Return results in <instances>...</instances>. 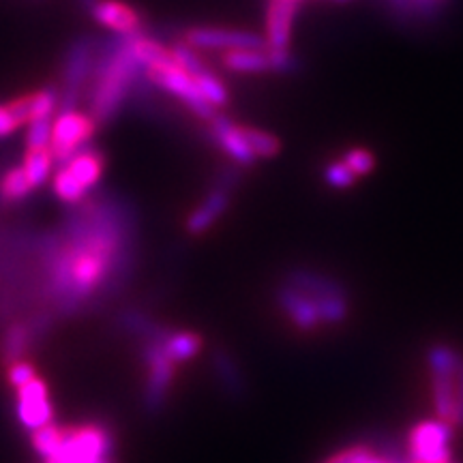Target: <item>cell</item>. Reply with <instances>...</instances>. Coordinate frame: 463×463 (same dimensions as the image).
I'll list each match as a JSON object with an SVG mask.
<instances>
[{"mask_svg":"<svg viewBox=\"0 0 463 463\" xmlns=\"http://www.w3.org/2000/svg\"><path fill=\"white\" fill-rule=\"evenodd\" d=\"M118 264V232L103 223H82L52 256V289L65 305H78L99 292Z\"/></svg>","mask_w":463,"mask_h":463,"instance_id":"cell-1","label":"cell"},{"mask_svg":"<svg viewBox=\"0 0 463 463\" xmlns=\"http://www.w3.org/2000/svg\"><path fill=\"white\" fill-rule=\"evenodd\" d=\"M92 73H95V86L90 97V116L97 125H103L118 114L127 95L144 73V65L133 54L129 37H118L108 45L106 52H101V56H97Z\"/></svg>","mask_w":463,"mask_h":463,"instance_id":"cell-2","label":"cell"},{"mask_svg":"<svg viewBox=\"0 0 463 463\" xmlns=\"http://www.w3.org/2000/svg\"><path fill=\"white\" fill-rule=\"evenodd\" d=\"M114 436L103 422L65 427V438L43 463H106L112 459Z\"/></svg>","mask_w":463,"mask_h":463,"instance_id":"cell-3","label":"cell"},{"mask_svg":"<svg viewBox=\"0 0 463 463\" xmlns=\"http://www.w3.org/2000/svg\"><path fill=\"white\" fill-rule=\"evenodd\" d=\"M463 356L449 344H433L427 347V367L431 375V403L438 419H453L457 373Z\"/></svg>","mask_w":463,"mask_h":463,"instance_id":"cell-4","label":"cell"},{"mask_svg":"<svg viewBox=\"0 0 463 463\" xmlns=\"http://www.w3.org/2000/svg\"><path fill=\"white\" fill-rule=\"evenodd\" d=\"M144 75L148 78V82H153L157 89L165 90L167 95L181 99L195 116H200L202 120H211L217 114V109L208 103V99L202 95V90L195 84V80L178 65L176 61L170 62H157V65L146 67Z\"/></svg>","mask_w":463,"mask_h":463,"instance_id":"cell-5","label":"cell"},{"mask_svg":"<svg viewBox=\"0 0 463 463\" xmlns=\"http://www.w3.org/2000/svg\"><path fill=\"white\" fill-rule=\"evenodd\" d=\"M455 425L444 419H427L410 430L408 450L412 463H450Z\"/></svg>","mask_w":463,"mask_h":463,"instance_id":"cell-6","label":"cell"},{"mask_svg":"<svg viewBox=\"0 0 463 463\" xmlns=\"http://www.w3.org/2000/svg\"><path fill=\"white\" fill-rule=\"evenodd\" d=\"M97 42L90 37H80L69 45L65 67H62V90H61V112L73 109L75 101L82 95V89L97 65Z\"/></svg>","mask_w":463,"mask_h":463,"instance_id":"cell-7","label":"cell"},{"mask_svg":"<svg viewBox=\"0 0 463 463\" xmlns=\"http://www.w3.org/2000/svg\"><path fill=\"white\" fill-rule=\"evenodd\" d=\"M97 131V120L90 114H82L78 109H62L52 125V142L50 150L54 161L65 164L78 150L86 148L90 137Z\"/></svg>","mask_w":463,"mask_h":463,"instance_id":"cell-8","label":"cell"},{"mask_svg":"<svg viewBox=\"0 0 463 463\" xmlns=\"http://www.w3.org/2000/svg\"><path fill=\"white\" fill-rule=\"evenodd\" d=\"M144 363H146V405L150 412H157L161 405L165 403L170 395L174 372H176V363L165 354L164 345H161V328H155L148 335L146 345H144Z\"/></svg>","mask_w":463,"mask_h":463,"instance_id":"cell-9","label":"cell"},{"mask_svg":"<svg viewBox=\"0 0 463 463\" xmlns=\"http://www.w3.org/2000/svg\"><path fill=\"white\" fill-rule=\"evenodd\" d=\"M184 42L195 50H260L266 48V39L256 33L236 31V28H217V26H198L189 28Z\"/></svg>","mask_w":463,"mask_h":463,"instance_id":"cell-10","label":"cell"},{"mask_svg":"<svg viewBox=\"0 0 463 463\" xmlns=\"http://www.w3.org/2000/svg\"><path fill=\"white\" fill-rule=\"evenodd\" d=\"M17 391V420L20 425L28 431L39 430V427L48 425L54 419V405H52L50 399V386L48 382L37 378H33L31 382H26L24 386H20Z\"/></svg>","mask_w":463,"mask_h":463,"instance_id":"cell-11","label":"cell"},{"mask_svg":"<svg viewBox=\"0 0 463 463\" xmlns=\"http://www.w3.org/2000/svg\"><path fill=\"white\" fill-rule=\"evenodd\" d=\"M277 305L283 314L288 316V320L303 333L316 331L317 326H322L320 309H317V300L309 294L300 292V289L288 286V283H281L277 288Z\"/></svg>","mask_w":463,"mask_h":463,"instance_id":"cell-12","label":"cell"},{"mask_svg":"<svg viewBox=\"0 0 463 463\" xmlns=\"http://www.w3.org/2000/svg\"><path fill=\"white\" fill-rule=\"evenodd\" d=\"M236 183H239V174L228 172L223 181L206 195V200L191 213L187 219V230L191 234H204L208 228H213L219 222V217H223V213L230 206L232 189H234Z\"/></svg>","mask_w":463,"mask_h":463,"instance_id":"cell-13","label":"cell"},{"mask_svg":"<svg viewBox=\"0 0 463 463\" xmlns=\"http://www.w3.org/2000/svg\"><path fill=\"white\" fill-rule=\"evenodd\" d=\"M208 125H211L213 142H215L236 165L251 167L256 164L258 157L251 150V146H249L241 125H236L234 120L228 118V116H217V114L208 120Z\"/></svg>","mask_w":463,"mask_h":463,"instance_id":"cell-14","label":"cell"},{"mask_svg":"<svg viewBox=\"0 0 463 463\" xmlns=\"http://www.w3.org/2000/svg\"><path fill=\"white\" fill-rule=\"evenodd\" d=\"M97 24L106 26L116 37H136L142 33V17L129 5L120 0H97L90 7Z\"/></svg>","mask_w":463,"mask_h":463,"instance_id":"cell-15","label":"cell"},{"mask_svg":"<svg viewBox=\"0 0 463 463\" xmlns=\"http://www.w3.org/2000/svg\"><path fill=\"white\" fill-rule=\"evenodd\" d=\"M297 0H270L266 14V48L289 50Z\"/></svg>","mask_w":463,"mask_h":463,"instance_id":"cell-16","label":"cell"},{"mask_svg":"<svg viewBox=\"0 0 463 463\" xmlns=\"http://www.w3.org/2000/svg\"><path fill=\"white\" fill-rule=\"evenodd\" d=\"M283 283L309 294V297H347V288L331 275H324L320 270L311 269H292L283 277Z\"/></svg>","mask_w":463,"mask_h":463,"instance_id":"cell-17","label":"cell"},{"mask_svg":"<svg viewBox=\"0 0 463 463\" xmlns=\"http://www.w3.org/2000/svg\"><path fill=\"white\" fill-rule=\"evenodd\" d=\"M103 165H106L103 155L99 153V150H92V148L78 150L71 159H67L65 164H62V167L71 174V176L78 181V184L86 191V194L99 184L101 176H103Z\"/></svg>","mask_w":463,"mask_h":463,"instance_id":"cell-18","label":"cell"},{"mask_svg":"<svg viewBox=\"0 0 463 463\" xmlns=\"http://www.w3.org/2000/svg\"><path fill=\"white\" fill-rule=\"evenodd\" d=\"M161 345H164L165 354L178 364L194 361L202 352L204 339L194 331H167V328H161Z\"/></svg>","mask_w":463,"mask_h":463,"instance_id":"cell-19","label":"cell"},{"mask_svg":"<svg viewBox=\"0 0 463 463\" xmlns=\"http://www.w3.org/2000/svg\"><path fill=\"white\" fill-rule=\"evenodd\" d=\"M223 65L234 73H269L273 71V58L269 48L230 50L223 54Z\"/></svg>","mask_w":463,"mask_h":463,"instance_id":"cell-20","label":"cell"},{"mask_svg":"<svg viewBox=\"0 0 463 463\" xmlns=\"http://www.w3.org/2000/svg\"><path fill=\"white\" fill-rule=\"evenodd\" d=\"M54 155H52L50 146L43 148H26L24 161H22V170H24L26 178L31 181L33 189H39L42 184L50 181L52 167H54Z\"/></svg>","mask_w":463,"mask_h":463,"instance_id":"cell-21","label":"cell"},{"mask_svg":"<svg viewBox=\"0 0 463 463\" xmlns=\"http://www.w3.org/2000/svg\"><path fill=\"white\" fill-rule=\"evenodd\" d=\"M33 184L26 178L24 170L20 167H9L0 178V200L5 204H15V202L26 200L33 194Z\"/></svg>","mask_w":463,"mask_h":463,"instance_id":"cell-22","label":"cell"},{"mask_svg":"<svg viewBox=\"0 0 463 463\" xmlns=\"http://www.w3.org/2000/svg\"><path fill=\"white\" fill-rule=\"evenodd\" d=\"M215 372L217 378L222 380L223 389L228 391L230 395L239 397L245 392V382H242L239 364H236V361L228 354V352L219 350L215 354Z\"/></svg>","mask_w":463,"mask_h":463,"instance_id":"cell-23","label":"cell"},{"mask_svg":"<svg viewBox=\"0 0 463 463\" xmlns=\"http://www.w3.org/2000/svg\"><path fill=\"white\" fill-rule=\"evenodd\" d=\"M242 133H245L249 146H251L258 159H275L281 153L279 137L273 136V133L256 129V127H242Z\"/></svg>","mask_w":463,"mask_h":463,"instance_id":"cell-24","label":"cell"},{"mask_svg":"<svg viewBox=\"0 0 463 463\" xmlns=\"http://www.w3.org/2000/svg\"><path fill=\"white\" fill-rule=\"evenodd\" d=\"M386 3L399 20H412V17L430 20L439 14V7L433 0H386Z\"/></svg>","mask_w":463,"mask_h":463,"instance_id":"cell-25","label":"cell"},{"mask_svg":"<svg viewBox=\"0 0 463 463\" xmlns=\"http://www.w3.org/2000/svg\"><path fill=\"white\" fill-rule=\"evenodd\" d=\"M52 189H54L56 198L61 202H65V204L73 206V204H80L86 198V191L80 187L78 181L69 174L65 167H61L54 174V181H52Z\"/></svg>","mask_w":463,"mask_h":463,"instance_id":"cell-26","label":"cell"},{"mask_svg":"<svg viewBox=\"0 0 463 463\" xmlns=\"http://www.w3.org/2000/svg\"><path fill=\"white\" fill-rule=\"evenodd\" d=\"M317 300V309H320L322 324L328 326H337L344 324L350 316V298L347 297H320Z\"/></svg>","mask_w":463,"mask_h":463,"instance_id":"cell-27","label":"cell"},{"mask_svg":"<svg viewBox=\"0 0 463 463\" xmlns=\"http://www.w3.org/2000/svg\"><path fill=\"white\" fill-rule=\"evenodd\" d=\"M194 80H195V84H198V89L202 90V95L206 97L208 103H211L213 108L215 109L223 108L225 103H228V90H225L223 82L211 71V69L200 75H194Z\"/></svg>","mask_w":463,"mask_h":463,"instance_id":"cell-28","label":"cell"},{"mask_svg":"<svg viewBox=\"0 0 463 463\" xmlns=\"http://www.w3.org/2000/svg\"><path fill=\"white\" fill-rule=\"evenodd\" d=\"M58 103H61V95H58L56 89H52V86L37 92H31V123L33 120L52 118Z\"/></svg>","mask_w":463,"mask_h":463,"instance_id":"cell-29","label":"cell"},{"mask_svg":"<svg viewBox=\"0 0 463 463\" xmlns=\"http://www.w3.org/2000/svg\"><path fill=\"white\" fill-rule=\"evenodd\" d=\"M28 341H31V328L24 324H15L9 328L7 337H5V354H7L9 363L20 361L22 354L26 352Z\"/></svg>","mask_w":463,"mask_h":463,"instance_id":"cell-30","label":"cell"},{"mask_svg":"<svg viewBox=\"0 0 463 463\" xmlns=\"http://www.w3.org/2000/svg\"><path fill=\"white\" fill-rule=\"evenodd\" d=\"M344 161H345V165L356 174V178L369 176V174L375 170V165H378V159H375V155L372 153V150L361 148V146L347 150V153L344 155Z\"/></svg>","mask_w":463,"mask_h":463,"instance_id":"cell-31","label":"cell"},{"mask_svg":"<svg viewBox=\"0 0 463 463\" xmlns=\"http://www.w3.org/2000/svg\"><path fill=\"white\" fill-rule=\"evenodd\" d=\"M324 183H326L331 189L344 191V189H350L352 184L356 183V174L345 165L344 159L333 161V164L324 167Z\"/></svg>","mask_w":463,"mask_h":463,"instance_id":"cell-32","label":"cell"},{"mask_svg":"<svg viewBox=\"0 0 463 463\" xmlns=\"http://www.w3.org/2000/svg\"><path fill=\"white\" fill-rule=\"evenodd\" d=\"M31 129L26 133V148H43L50 146L52 142V118H42V120H33Z\"/></svg>","mask_w":463,"mask_h":463,"instance_id":"cell-33","label":"cell"},{"mask_svg":"<svg viewBox=\"0 0 463 463\" xmlns=\"http://www.w3.org/2000/svg\"><path fill=\"white\" fill-rule=\"evenodd\" d=\"M372 457H373L372 449L364 447V444H354V447L344 449V450H339V453L331 455L326 461H322V463H367Z\"/></svg>","mask_w":463,"mask_h":463,"instance_id":"cell-34","label":"cell"},{"mask_svg":"<svg viewBox=\"0 0 463 463\" xmlns=\"http://www.w3.org/2000/svg\"><path fill=\"white\" fill-rule=\"evenodd\" d=\"M33 378H37V369H34L33 363L28 361H14L9 364V372H7V380L14 389H20L24 386L26 382H31Z\"/></svg>","mask_w":463,"mask_h":463,"instance_id":"cell-35","label":"cell"},{"mask_svg":"<svg viewBox=\"0 0 463 463\" xmlns=\"http://www.w3.org/2000/svg\"><path fill=\"white\" fill-rule=\"evenodd\" d=\"M455 427H463V361L459 364V373H457V386H455V410L453 419H450Z\"/></svg>","mask_w":463,"mask_h":463,"instance_id":"cell-36","label":"cell"},{"mask_svg":"<svg viewBox=\"0 0 463 463\" xmlns=\"http://www.w3.org/2000/svg\"><path fill=\"white\" fill-rule=\"evenodd\" d=\"M20 123L14 118V114L9 112L7 106H0V137H9L11 133H15Z\"/></svg>","mask_w":463,"mask_h":463,"instance_id":"cell-37","label":"cell"},{"mask_svg":"<svg viewBox=\"0 0 463 463\" xmlns=\"http://www.w3.org/2000/svg\"><path fill=\"white\" fill-rule=\"evenodd\" d=\"M82 3L86 5V7H89V9H90V7H92V5H95V3H97V0H82Z\"/></svg>","mask_w":463,"mask_h":463,"instance_id":"cell-38","label":"cell"},{"mask_svg":"<svg viewBox=\"0 0 463 463\" xmlns=\"http://www.w3.org/2000/svg\"><path fill=\"white\" fill-rule=\"evenodd\" d=\"M367 463H389V461H384V459H375V457H372V459H369Z\"/></svg>","mask_w":463,"mask_h":463,"instance_id":"cell-39","label":"cell"},{"mask_svg":"<svg viewBox=\"0 0 463 463\" xmlns=\"http://www.w3.org/2000/svg\"><path fill=\"white\" fill-rule=\"evenodd\" d=\"M433 3H436V5H438V7H439V9H442V7H444V3H447V0H433Z\"/></svg>","mask_w":463,"mask_h":463,"instance_id":"cell-40","label":"cell"}]
</instances>
